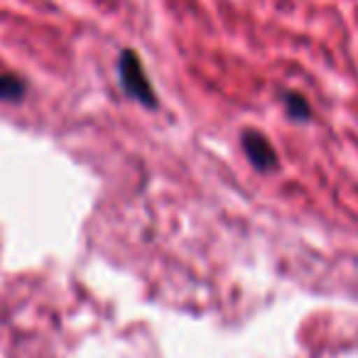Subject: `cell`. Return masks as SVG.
Returning a JSON list of instances; mask_svg holds the SVG:
<instances>
[{
    "instance_id": "277c9868",
    "label": "cell",
    "mask_w": 358,
    "mask_h": 358,
    "mask_svg": "<svg viewBox=\"0 0 358 358\" xmlns=\"http://www.w3.org/2000/svg\"><path fill=\"white\" fill-rule=\"evenodd\" d=\"M285 103H287V110H289V115L292 118H297V120H307L309 118V103H307V99L304 96H299V94H285Z\"/></svg>"
},
{
    "instance_id": "3957f363",
    "label": "cell",
    "mask_w": 358,
    "mask_h": 358,
    "mask_svg": "<svg viewBox=\"0 0 358 358\" xmlns=\"http://www.w3.org/2000/svg\"><path fill=\"white\" fill-rule=\"evenodd\" d=\"M25 94V81L15 74L0 76V101H17Z\"/></svg>"
},
{
    "instance_id": "7a4b0ae2",
    "label": "cell",
    "mask_w": 358,
    "mask_h": 358,
    "mask_svg": "<svg viewBox=\"0 0 358 358\" xmlns=\"http://www.w3.org/2000/svg\"><path fill=\"white\" fill-rule=\"evenodd\" d=\"M243 150L250 162H253V167L260 169V172H270L278 164V155H275L273 145L255 130H245L243 133Z\"/></svg>"
},
{
    "instance_id": "6da1fadb",
    "label": "cell",
    "mask_w": 358,
    "mask_h": 358,
    "mask_svg": "<svg viewBox=\"0 0 358 358\" xmlns=\"http://www.w3.org/2000/svg\"><path fill=\"white\" fill-rule=\"evenodd\" d=\"M118 71H120V84L123 89L133 96L135 101H140L143 106L152 108L157 103L155 99L152 89H150V81H148V74L143 69V62L135 52H123L120 55V62H118Z\"/></svg>"
}]
</instances>
